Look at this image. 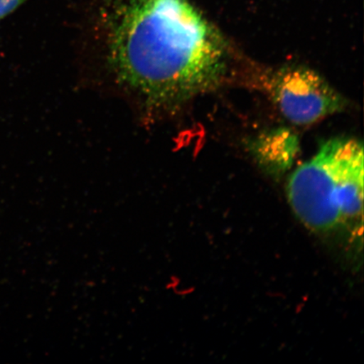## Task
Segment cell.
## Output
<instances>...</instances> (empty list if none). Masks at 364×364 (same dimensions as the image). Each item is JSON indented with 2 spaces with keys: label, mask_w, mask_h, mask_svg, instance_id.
<instances>
[{
  "label": "cell",
  "mask_w": 364,
  "mask_h": 364,
  "mask_svg": "<svg viewBox=\"0 0 364 364\" xmlns=\"http://www.w3.org/2000/svg\"><path fill=\"white\" fill-rule=\"evenodd\" d=\"M363 158L358 141L332 139L293 173L287 196L308 229L331 234L363 225Z\"/></svg>",
  "instance_id": "obj_2"
},
{
  "label": "cell",
  "mask_w": 364,
  "mask_h": 364,
  "mask_svg": "<svg viewBox=\"0 0 364 364\" xmlns=\"http://www.w3.org/2000/svg\"><path fill=\"white\" fill-rule=\"evenodd\" d=\"M268 90L283 115L296 125H309L338 112L343 97L311 68L290 66L271 77Z\"/></svg>",
  "instance_id": "obj_3"
},
{
  "label": "cell",
  "mask_w": 364,
  "mask_h": 364,
  "mask_svg": "<svg viewBox=\"0 0 364 364\" xmlns=\"http://www.w3.org/2000/svg\"><path fill=\"white\" fill-rule=\"evenodd\" d=\"M27 0H0V20L10 15Z\"/></svg>",
  "instance_id": "obj_5"
},
{
  "label": "cell",
  "mask_w": 364,
  "mask_h": 364,
  "mask_svg": "<svg viewBox=\"0 0 364 364\" xmlns=\"http://www.w3.org/2000/svg\"><path fill=\"white\" fill-rule=\"evenodd\" d=\"M110 53L120 80L156 106L208 92L226 71L223 41L188 0H129Z\"/></svg>",
  "instance_id": "obj_1"
},
{
  "label": "cell",
  "mask_w": 364,
  "mask_h": 364,
  "mask_svg": "<svg viewBox=\"0 0 364 364\" xmlns=\"http://www.w3.org/2000/svg\"><path fill=\"white\" fill-rule=\"evenodd\" d=\"M297 150V136L286 129H277L262 136L254 147L257 161L273 174L288 170Z\"/></svg>",
  "instance_id": "obj_4"
}]
</instances>
